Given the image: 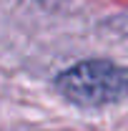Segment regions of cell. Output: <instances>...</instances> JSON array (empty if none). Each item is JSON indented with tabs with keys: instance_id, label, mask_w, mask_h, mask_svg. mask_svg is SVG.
<instances>
[{
	"instance_id": "1",
	"label": "cell",
	"mask_w": 128,
	"mask_h": 131,
	"mask_svg": "<svg viewBox=\"0 0 128 131\" xmlns=\"http://www.w3.org/2000/svg\"><path fill=\"white\" fill-rule=\"evenodd\" d=\"M58 88L80 106H103L128 96V68L111 61H83L60 73Z\"/></svg>"
}]
</instances>
